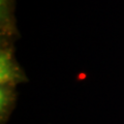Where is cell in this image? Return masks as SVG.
<instances>
[{"label": "cell", "mask_w": 124, "mask_h": 124, "mask_svg": "<svg viewBox=\"0 0 124 124\" xmlns=\"http://www.w3.org/2000/svg\"><path fill=\"white\" fill-rule=\"evenodd\" d=\"M17 93L16 87L11 85H0V122L5 124L13 112Z\"/></svg>", "instance_id": "2"}, {"label": "cell", "mask_w": 124, "mask_h": 124, "mask_svg": "<svg viewBox=\"0 0 124 124\" xmlns=\"http://www.w3.org/2000/svg\"><path fill=\"white\" fill-rule=\"evenodd\" d=\"M1 37L14 38L17 30L14 19V0H1Z\"/></svg>", "instance_id": "3"}, {"label": "cell", "mask_w": 124, "mask_h": 124, "mask_svg": "<svg viewBox=\"0 0 124 124\" xmlns=\"http://www.w3.org/2000/svg\"><path fill=\"white\" fill-rule=\"evenodd\" d=\"M0 45V85L16 87V85L26 82L27 77L15 57L14 39L1 37Z\"/></svg>", "instance_id": "1"}]
</instances>
